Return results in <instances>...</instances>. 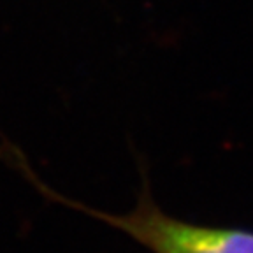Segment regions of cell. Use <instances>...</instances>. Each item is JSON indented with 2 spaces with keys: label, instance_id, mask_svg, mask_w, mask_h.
Returning <instances> with one entry per match:
<instances>
[{
  "label": "cell",
  "instance_id": "1",
  "mask_svg": "<svg viewBox=\"0 0 253 253\" xmlns=\"http://www.w3.org/2000/svg\"><path fill=\"white\" fill-rule=\"evenodd\" d=\"M9 160L11 166L20 169L27 181H30L47 199H53L55 202L81 211L115 230H120L150 253H253L252 232L192 223L164 211L155 201L146 178L142 179L137 201L130 211L109 213L56 194L32 172L21 153L16 150L11 151Z\"/></svg>",
  "mask_w": 253,
  "mask_h": 253
}]
</instances>
